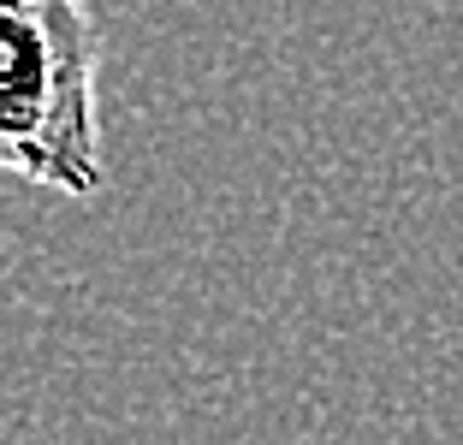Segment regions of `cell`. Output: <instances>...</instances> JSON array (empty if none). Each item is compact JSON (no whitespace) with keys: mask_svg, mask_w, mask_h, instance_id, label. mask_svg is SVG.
<instances>
[{"mask_svg":"<svg viewBox=\"0 0 463 445\" xmlns=\"http://www.w3.org/2000/svg\"><path fill=\"white\" fill-rule=\"evenodd\" d=\"M96 0H0V148L30 185L96 196Z\"/></svg>","mask_w":463,"mask_h":445,"instance_id":"6da1fadb","label":"cell"}]
</instances>
